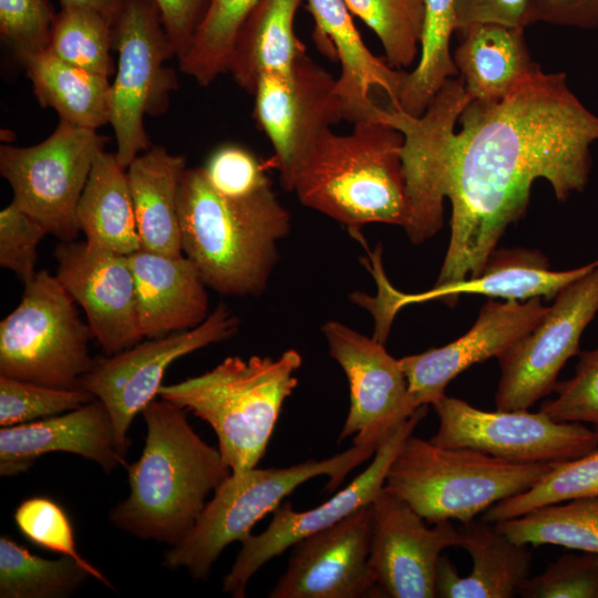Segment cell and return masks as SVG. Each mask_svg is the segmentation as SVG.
<instances>
[{"label": "cell", "mask_w": 598, "mask_h": 598, "mask_svg": "<svg viewBox=\"0 0 598 598\" xmlns=\"http://www.w3.org/2000/svg\"><path fill=\"white\" fill-rule=\"evenodd\" d=\"M384 122L403 135L409 216L417 246L443 225L451 237L435 287L478 276L506 228L525 214L533 183L546 179L559 202L581 193L598 142V115L563 72L536 66L497 102L472 101L460 76L448 79L421 116L389 107Z\"/></svg>", "instance_id": "1"}, {"label": "cell", "mask_w": 598, "mask_h": 598, "mask_svg": "<svg viewBox=\"0 0 598 598\" xmlns=\"http://www.w3.org/2000/svg\"><path fill=\"white\" fill-rule=\"evenodd\" d=\"M185 412L164 399L142 411L144 448L125 467L128 496L110 513L118 529L171 547L187 535L209 493L231 474L219 450L193 430Z\"/></svg>", "instance_id": "2"}, {"label": "cell", "mask_w": 598, "mask_h": 598, "mask_svg": "<svg viewBox=\"0 0 598 598\" xmlns=\"http://www.w3.org/2000/svg\"><path fill=\"white\" fill-rule=\"evenodd\" d=\"M183 254L207 287L228 296L261 295L290 231L286 207L267 186L230 197L209 183L203 166L186 168L178 189Z\"/></svg>", "instance_id": "3"}, {"label": "cell", "mask_w": 598, "mask_h": 598, "mask_svg": "<svg viewBox=\"0 0 598 598\" xmlns=\"http://www.w3.org/2000/svg\"><path fill=\"white\" fill-rule=\"evenodd\" d=\"M402 146V133L381 121L355 123L348 134L329 128L300 158L286 189L352 233L371 223L404 227Z\"/></svg>", "instance_id": "4"}, {"label": "cell", "mask_w": 598, "mask_h": 598, "mask_svg": "<svg viewBox=\"0 0 598 598\" xmlns=\"http://www.w3.org/2000/svg\"><path fill=\"white\" fill-rule=\"evenodd\" d=\"M301 363L295 349L277 359L228 357L200 375L162 385L158 396L207 422L224 462L233 474H241L264 456Z\"/></svg>", "instance_id": "5"}, {"label": "cell", "mask_w": 598, "mask_h": 598, "mask_svg": "<svg viewBox=\"0 0 598 598\" xmlns=\"http://www.w3.org/2000/svg\"><path fill=\"white\" fill-rule=\"evenodd\" d=\"M553 463H517L410 435L386 473L383 489L429 524L476 518L497 502L532 487Z\"/></svg>", "instance_id": "6"}, {"label": "cell", "mask_w": 598, "mask_h": 598, "mask_svg": "<svg viewBox=\"0 0 598 598\" xmlns=\"http://www.w3.org/2000/svg\"><path fill=\"white\" fill-rule=\"evenodd\" d=\"M378 448L353 445L332 457L309 460L281 468H251L230 474L215 489L187 535L166 551L164 567L185 568L195 579L205 580L224 548L251 535L252 526L302 483L324 475L327 491L336 489L357 466Z\"/></svg>", "instance_id": "7"}, {"label": "cell", "mask_w": 598, "mask_h": 598, "mask_svg": "<svg viewBox=\"0 0 598 598\" xmlns=\"http://www.w3.org/2000/svg\"><path fill=\"white\" fill-rule=\"evenodd\" d=\"M0 322V374L53 388H81L95 360L92 331L55 275L37 271Z\"/></svg>", "instance_id": "8"}, {"label": "cell", "mask_w": 598, "mask_h": 598, "mask_svg": "<svg viewBox=\"0 0 598 598\" xmlns=\"http://www.w3.org/2000/svg\"><path fill=\"white\" fill-rule=\"evenodd\" d=\"M118 61L110 92V121L116 157L127 168L152 145L144 118L164 114L177 90L165 62L175 55L155 0H128L113 25Z\"/></svg>", "instance_id": "9"}, {"label": "cell", "mask_w": 598, "mask_h": 598, "mask_svg": "<svg viewBox=\"0 0 598 598\" xmlns=\"http://www.w3.org/2000/svg\"><path fill=\"white\" fill-rule=\"evenodd\" d=\"M107 141L96 130L60 121L39 144L2 145L0 174L12 189V202L60 241L75 240L80 234L76 206Z\"/></svg>", "instance_id": "10"}, {"label": "cell", "mask_w": 598, "mask_h": 598, "mask_svg": "<svg viewBox=\"0 0 598 598\" xmlns=\"http://www.w3.org/2000/svg\"><path fill=\"white\" fill-rule=\"evenodd\" d=\"M431 405L439 429L430 441L440 446L472 448L517 463L561 462L598 448L594 430L554 421L540 411H483L446 394Z\"/></svg>", "instance_id": "11"}, {"label": "cell", "mask_w": 598, "mask_h": 598, "mask_svg": "<svg viewBox=\"0 0 598 598\" xmlns=\"http://www.w3.org/2000/svg\"><path fill=\"white\" fill-rule=\"evenodd\" d=\"M598 312V265L561 289L537 324L498 357L496 410H528L549 395Z\"/></svg>", "instance_id": "12"}, {"label": "cell", "mask_w": 598, "mask_h": 598, "mask_svg": "<svg viewBox=\"0 0 598 598\" xmlns=\"http://www.w3.org/2000/svg\"><path fill=\"white\" fill-rule=\"evenodd\" d=\"M238 327L239 319L221 302L193 329L148 339L95 361L80 386L104 404L125 453L131 424L158 396L168 367L186 354L231 338Z\"/></svg>", "instance_id": "13"}, {"label": "cell", "mask_w": 598, "mask_h": 598, "mask_svg": "<svg viewBox=\"0 0 598 598\" xmlns=\"http://www.w3.org/2000/svg\"><path fill=\"white\" fill-rule=\"evenodd\" d=\"M322 332L349 382L350 406L339 441L353 436L355 445L378 448L419 409L399 359L383 342L342 322L329 320Z\"/></svg>", "instance_id": "14"}, {"label": "cell", "mask_w": 598, "mask_h": 598, "mask_svg": "<svg viewBox=\"0 0 598 598\" xmlns=\"http://www.w3.org/2000/svg\"><path fill=\"white\" fill-rule=\"evenodd\" d=\"M426 413L427 405L420 406L378 447L370 465L326 503L306 512H296L290 502L280 504L272 512L271 523L261 534H251L241 542V549L223 579L224 592L234 598H244L248 581L267 561L302 538L371 504L382 491L386 473L399 450Z\"/></svg>", "instance_id": "15"}, {"label": "cell", "mask_w": 598, "mask_h": 598, "mask_svg": "<svg viewBox=\"0 0 598 598\" xmlns=\"http://www.w3.org/2000/svg\"><path fill=\"white\" fill-rule=\"evenodd\" d=\"M337 78L307 52L287 75H262L254 91V117L275 151L286 188L298 162L319 135L343 120Z\"/></svg>", "instance_id": "16"}, {"label": "cell", "mask_w": 598, "mask_h": 598, "mask_svg": "<svg viewBox=\"0 0 598 598\" xmlns=\"http://www.w3.org/2000/svg\"><path fill=\"white\" fill-rule=\"evenodd\" d=\"M369 568L375 591L390 598H434L435 571L442 551L460 546L451 520L425 525L409 504L384 491L371 503Z\"/></svg>", "instance_id": "17"}, {"label": "cell", "mask_w": 598, "mask_h": 598, "mask_svg": "<svg viewBox=\"0 0 598 598\" xmlns=\"http://www.w3.org/2000/svg\"><path fill=\"white\" fill-rule=\"evenodd\" d=\"M53 256L55 277L85 312L92 336L106 355L128 349L143 339L128 256L86 240L60 241Z\"/></svg>", "instance_id": "18"}, {"label": "cell", "mask_w": 598, "mask_h": 598, "mask_svg": "<svg viewBox=\"0 0 598 598\" xmlns=\"http://www.w3.org/2000/svg\"><path fill=\"white\" fill-rule=\"evenodd\" d=\"M371 504L292 546L286 571L270 598H360L372 596L369 568Z\"/></svg>", "instance_id": "19"}, {"label": "cell", "mask_w": 598, "mask_h": 598, "mask_svg": "<svg viewBox=\"0 0 598 598\" xmlns=\"http://www.w3.org/2000/svg\"><path fill=\"white\" fill-rule=\"evenodd\" d=\"M547 309L540 298L525 302L489 298L465 334L441 348L399 359L414 404H432L467 368L501 357L537 324Z\"/></svg>", "instance_id": "20"}, {"label": "cell", "mask_w": 598, "mask_h": 598, "mask_svg": "<svg viewBox=\"0 0 598 598\" xmlns=\"http://www.w3.org/2000/svg\"><path fill=\"white\" fill-rule=\"evenodd\" d=\"M306 1L315 20V43L340 62L336 90L343 120L352 124L380 121L384 107L373 93L383 92L395 107L406 72L391 68L367 48L344 0Z\"/></svg>", "instance_id": "21"}, {"label": "cell", "mask_w": 598, "mask_h": 598, "mask_svg": "<svg viewBox=\"0 0 598 598\" xmlns=\"http://www.w3.org/2000/svg\"><path fill=\"white\" fill-rule=\"evenodd\" d=\"M52 452L80 455L105 472L127 465L110 414L97 399L63 414L1 427L0 475L25 472L40 456Z\"/></svg>", "instance_id": "22"}, {"label": "cell", "mask_w": 598, "mask_h": 598, "mask_svg": "<svg viewBox=\"0 0 598 598\" xmlns=\"http://www.w3.org/2000/svg\"><path fill=\"white\" fill-rule=\"evenodd\" d=\"M597 265L598 260L576 269L554 271L549 269L547 258L539 250L495 249L478 276L447 286H434L423 293L404 295L393 291L384 282L391 296L384 298L383 308L379 312L382 313L381 318L390 323L396 311L408 303L441 299L453 306L464 293L516 301L542 297L554 299L561 289Z\"/></svg>", "instance_id": "23"}, {"label": "cell", "mask_w": 598, "mask_h": 598, "mask_svg": "<svg viewBox=\"0 0 598 598\" xmlns=\"http://www.w3.org/2000/svg\"><path fill=\"white\" fill-rule=\"evenodd\" d=\"M128 258L142 338L165 337L193 329L205 321L209 315L207 285L189 258L144 249Z\"/></svg>", "instance_id": "24"}, {"label": "cell", "mask_w": 598, "mask_h": 598, "mask_svg": "<svg viewBox=\"0 0 598 598\" xmlns=\"http://www.w3.org/2000/svg\"><path fill=\"white\" fill-rule=\"evenodd\" d=\"M460 547L473 560L472 571L457 574L446 556L440 557L435 571V595L440 598H512L529 577L533 555L528 545L504 535L484 518L462 523Z\"/></svg>", "instance_id": "25"}, {"label": "cell", "mask_w": 598, "mask_h": 598, "mask_svg": "<svg viewBox=\"0 0 598 598\" xmlns=\"http://www.w3.org/2000/svg\"><path fill=\"white\" fill-rule=\"evenodd\" d=\"M524 29L476 22L456 30L461 34L453 61L472 101L497 102L536 66Z\"/></svg>", "instance_id": "26"}, {"label": "cell", "mask_w": 598, "mask_h": 598, "mask_svg": "<svg viewBox=\"0 0 598 598\" xmlns=\"http://www.w3.org/2000/svg\"><path fill=\"white\" fill-rule=\"evenodd\" d=\"M183 155L151 146L126 168L141 249L182 256L178 189L186 169Z\"/></svg>", "instance_id": "27"}, {"label": "cell", "mask_w": 598, "mask_h": 598, "mask_svg": "<svg viewBox=\"0 0 598 598\" xmlns=\"http://www.w3.org/2000/svg\"><path fill=\"white\" fill-rule=\"evenodd\" d=\"M306 0H259L236 38L228 72L238 86L254 94L262 75H287L306 53L293 22Z\"/></svg>", "instance_id": "28"}, {"label": "cell", "mask_w": 598, "mask_h": 598, "mask_svg": "<svg viewBox=\"0 0 598 598\" xmlns=\"http://www.w3.org/2000/svg\"><path fill=\"white\" fill-rule=\"evenodd\" d=\"M76 221L85 240L130 256L141 249L126 168L115 153L101 151L76 206Z\"/></svg>", "instance_id": "29"}, {"label": "cell", "mask_w": 598, "mask_h": 598, "mask_svg": "<svg viewBox=\"0 0 598 598\" xmlns=\"http://www.w3.org/2000/svg\"><path fill=\"white\" fill-rule=\"evenodd\" d=\"M42 107L53 109L60 121L97 130L110 121V78L72 65L50 51L20 61Z\"/></svg>", "instance_id": "30"}, {"label": "cell", "mask_w": 598, "mask_h": 598, "mask_svg": "<svg viewBox=\"0 0 598 598\" xmlns=\"http://www.w3.org/2000/svg\"><path fill=\"white\" fill-rule=\"evenodd\" d=\"M456 0H424L420 55L406 72L394 109L421 116L445 82L457 76L450 42L456 31Z\"/></svg>", "instance_id": "31"}, {"label": "cell", "mask_w": 598, "mask_h": 598, "mask_svg": "<svg viewBox=\"0 0 598 598\" xmlns=\"http://www.w3.org/2000/svg\"><path fill=\"white\" fill-rule=\"evenodd\" d=\"M495 525L519 544L557 545L598 554V497L543 506Z\"/></svg>", "instance_id": "32"}, {"label": "cell", "mask_w": 598, "mask_h": 598, "mask_svg": "<svg viewBox=\"0 0 598 598\" xmlns=\"http://www.w3.org/2000/svg\"><path fill=\"white\" fill-rule=\"evenodd\" d=\"M91 577L75 559H47L13 539L0 537L1 598H64Z\"/></svg>", "instance_id": "33"}, {"label": "cell", "mask_w": 598, "mask_h": 598, "mask_svg": "<svg viewBox=\"0 0 598 598\" xmlns=\"http://www.w3.org/2000/svg\"><path fill=\"white\" fill-rule=\"evenodd\" d=\"M259 0H209L187 51L178 59L181 71L200 86L228 72L236 38Z\"/></svg>", "instance_id": "34"}, {"label": "cell", "mask_w": 598, "mask_h": 598, "mask_svg": "<svg viewBox=\"0 0 598 598\" xmlns=\"http://www.w3.org/2000/svg\"><path fill=\"white\" fill-rule=\"evenodd\" d=\"M589 497H598V448L553 463L532 487L497 502L483 513L482 518L496 523L543 506Z\"/></svg>", "instance_id": "35"}, {"label": "cell", "mask_w": 598, "mask_h": 598, "mask_svg": "<svg viewBox=\"0 0 598 598\" xmlns=\"http://www.w3.org/2000/svg\"><path fill=\"white\" fill-rule=\"evenodd\" d=\"M113 23L87 8L61 7L51 30L47 50L59 59L110 78L115 72Z\"/></svg>", "instance_id": "36"}, {"label": "cell", "mask_w": 598, "mask_h": 598, "mask_svg": "<svg viewBox=\"0 0 598 598\" xmlns=\"http://www.w3.org/2000/svg\"><path fill=\"white\" fill-rule=\"evenodd\" d=\"M379 38L384 60L396 70L416 63L424 19V0H344Z\"/></svg>", "instance_id": "37"}, {"label": "cell", "mask_w": 598, "mask_h": 598, "mask_svg": "<svg viewBox=\"0 0 598 598\" xmlns=\"http://www.w3.org/2000/svg\"><path fill=\"white\" fill-rule=\"evenodd\" d=\"M95 398L82 388H53L0 374V425L13 426L81 408Z\"/></svg>", "instance_id": "38"}, {"label": "cell", "mask_w": 598, "mask_h": 598, "mask_svg": "<svg viewBox=\"0 0 598 598\" xmlns=\"http://www.w3.org/2000/svg\"><path fill=\"white\" fill-rule=\"evenodd\" d=\"M14 522L30 542L75 559L91 577L112 588L110 580L79 554L73 528L59 504L41 496L28 498L17 507Z\"/></svg>", "instance_id": "39"}, {"label": "cell", "mask_w": 598, "mask_h": 598, "mask_svg": "<svg viewBox=\"0 0 598 598\" xmlns=\"http://www.w3.org/2000/svg\"><path fill=\"white\" fill-rule=\"evenodd\" d=\"M553 392L556 398L539 411L557 422L591 424L598 439V347L582 351L574 377L557 382Z\"/></svg>", "instance_id": "40"}, {"label": "cell", "mask_w": 598, "mask_h": 598, "mask_svg": "<svg viewBox=\"0 0 598 598\" xmlns=\"http://www.w3.org/2000/svg\"><path fill=\"white\" fill-rule=\"evenodd\" d=\"M523 598H598V554H567L519 589Z\"/></svg>", "instance_id": "41"}, {"label": "cell", "mask_w": 598, "mask_h": 598, "mask_svg": "<svg viewBox=\"0 0 598 598\" xmlns=\"http://www.w3.org/2000/svg\"><path fill=\"white\" fill-rule=\"evenodd\" d=\"M56 13L49 0H0V34L14 58L47 50Z\"/></svg>", "instance_id": "42"}, {"label": "cell", "mask_w": 598, "mask_h": 598, "mask_svg": "<svg viewBox=\"0 0 598 598\" xmlns=\"http://www.w3.org/2000/svg\"><path fill=\"white\" fill-rule=\"evenodd\" d=\"M48 234L39 220L11 200L0 212V266L28 282L37 274L38 246Z\"/></svg>", "instance_id": "43"}, {"label": "cell", "mask_w": 598, "mask_h": 598, "mask_svg": "<svg viewBox=\"0 0 598 598\" xmlns=\"http://www.w3.org/2000/svg\"><path fill=\"white\" fill-rule=\"evenodd\" d=\"M203 168L212 186L230 197L248 196L271 185L256 156L238 145L217 148Z\"/></svg>", "instance_id": "44"}, {"label": "cell", "mask_w": 598, "mask_h": 598, "mask_svg": "<svg viewBox=\"0 0 598 598\" xmlns=\"http://www.w3.org/2000/svg\"><path fill=\"white\" fill-rule=\"evenodd\" d=\"M530 0H456V30L476 22L525 28Z\"/></svg>", "instance_id": "45"}, {"label": "cell", "mask_w": 598, "mask_h": 598, "mask_svg": "<svg viewBox=\"0 0 598 598\" xmlns=\"http://www.w3.org/2000/svg\"><path fill=\"white\" fill-rule=\"evenodd\" d=\"M598 29V0H530L528 24Z\"/></svg>", "instance_id": "46"}, {"label": "cell", "mask_w": 598, "mask_h": 598, "mask_svg": "<svg viewBox=\"0 0 598 598\" xmlns=\"http://www.w3.org/2000/svg\"><path fill=\"white\" fill-rule=\"evenodd\" d=\"M209 0H155L178 59L187 51Z\"/></svg>", "instance_id": "47"}, {"label": "cell", "mask_w": 598, "mask_h": 598, "mask_svg": "<svg viewBox=\"0 0 598 598\" xmlns=\"http://www.w3.org/2000/svg\"><path fill=\"white\" fill-rule=\"evenodd\" d=\"M61 7H81L97 11L113 25L128 0H59Z\"/></svg>", "instance_id": "48"}]
</instances>
